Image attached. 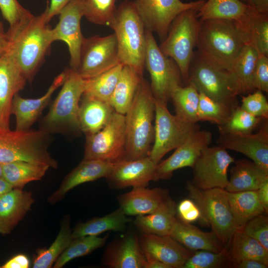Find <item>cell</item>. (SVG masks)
<instances>
[{"mask_svg":"<svg viewBox=\"0 0 268 268\" xmlns=\"http://www.w3.org/2000/svg\"><path fill=\"white\" fill-rule=\"evenodd\" d=\"M48 22L46 8L37 16L30 12L6 31V52L29 82L33 80L53 42Z\"/></svg>","mask_w":268,"mask_h":268,"instance_id":"6da1fadb","label":"cell"},{"mask_svg":"<svg viewBox=\"0 0 268 268\" xmlns=\"http://www.w3.org/2000/svg\"><path fill=\"white\" fill-rule=\"evenodd\" d=\"M248 38L234 21L224 19L200 20L196 48L203 57L221 68L230 71Z\"/></svg>","mask_w":268,"mask_h":268,"instance_id":"7a4b0ae2","label":"cell"},{"mask_svg":"<svg viewBox=\"0 0 268 268\" xmlns=\"http://www.w3.org/2000/svg\"><path fill=\"white\" fill-rule=\"evenodd\" d=\"M154 116L155 99L149 83L142 78L125 114V159H137L148 155L154 140Z\"/></svg>","mask_w":268,"mask_h":268,"instance_id":"3957f363","label":"cell"},{"mask_svg":"<svg viewBox=\"0 0 268 268\" xmlns=\"http://www.w3.org/2000/svg\"><path fill=\"white\" fill-rule=\"evenodd\" d=\"M64 71L66 76L62 89L41 121L39 129L50 134L78 136L82 133L78 110L85 79L70 67Z\"/></svg>","mask_w":268,"mask_h":268,"instance_id":"277c9868","label":"cell"},{"mask_svg":"<svg viewBox=\"0 0 268 268\" xmlns=\"http://www.w3.org/2000/svg\"><path fill=\"white\" fill-rule=\"evenodd\" d=\"M109 26L116 37L121 63L143 75L146 29L134 1L122 2Z\"/></svg>","mask_w":268,"mask_h":268,"instance_id":"5b68a950","label":"cell"},{"mask_svg":"<svg viewBox=\"0 0 268 268\" xmlns=\"http://www.w3.org/2000/svg\"><path fill=\"white\" fill-rule=\"evenodd\" d=\"M51 138V134L40 129L0 128V163L26 161L57 169L58 162L48 151Z\"/></svg>","mask_w":268,"mask_h":268,"instance_id":"8992f818","label":"cell"},{"mask_svg":"<svg viewBox=\"0 0 268 268\" xmlns=\"http://www.w3.org/2000/svg\"><path fill=\"white\" fill-rule=\"evenodd\" d=\"M188 83L193 84L199 92L232 109L239 106V93L231 73L197 51L194 52L190 66Z\"/></svg>","mask_w":268,"mask_h":268,"instance_id":"52a82bcc","label":"cell"},{"mask_svg":"<svg viewBox=\"0 0 268 268\" xmlns=\"http://www.w3.org/2000/svg\"><path fill=\"white\" fill-rule=\"evenodd\" d=\"M198 10L189 9L179 14L171 23L166 38L159 46L163 54L176 63L183 81L186 84L200 24L197 15Z\"/></svg>","mask_w":268,"mask_h":268,"instance_id":"ba28073f","label":"cell"},{"mask_svg":"<svg viewBox=\"0 0 268 268\" xmlns=\"http://www.w3.org/2000/svg\"><path fill=\"white\" fill-rule=\"evenodd\" d=\"M189 197L198 206L203 222L209 224L219 242L225 246L238 228L232 213L228 192L224 189L202 190L187 182Z\"/></svg>","mask_w":268,"mask_h":268,"instance_id":"9c48e42d","label":"cell"},{"mask_svg":"<svg viewBox=\"0 0 268 268\" xmlns=\"http://www.w3.org/2000/svg\"><path fill=\"white\" fill-rule=\"evenodd\" d=\"M144 67L148 71L150 89L154 99L167 105L173 89L183 82L176 63L164 55L158 46L153 33L145 31Z\"/></svg>","mask_w":268,"mask_h":268,"instance_id":"30bf717a","label":"cell"},{"mask_svg":"<svg viewBox=\"0 0 268 268\" xmlns=\"http://www.w3.org/2000/svg\"><path fill=\"white\" fill-rule=\"evenodd\" d=\"M153 143L148 156L158 164L165 154L181 145L194 132L200 129L197 123L188 122L171 114L167 105L155 100Z\"/></svg>","mask_w":268,"mask_h":268,"instance_id":"8fae6325","label":"cell"},{"mask_svg":"<svg viewBox=\"0 0 268 268\" xmlns=\"http://www.w3.org/2000/svg\"><path fill=\"white\" fill-rule=\"evenodd\" d=\"M125 115L114 112L105 126L86 136L83 159H96L116 163L125 159Z\"/></svg>","mask_w":268,"mask_h":268,"instance_id":"7c38bea8","label":"cell"},{"mask_svg":"<svg viewBox=\"0 0 268 268\" xmlns=\"http://www.w3.org/2000/svg\"><path fill=\"white\" fill-rule=\"evenodd\" d=\"M120 62L114 33L84 38L77 72L83 79L96 76L115 67Z\"/></svg>","mask_w":268,"mask_h":268,"instance_id":"4fadbf2b","label":"cell"},{"mask_svg":"<svg viewBox=\"0 0 268 268\" xmlns=\"http://www.w3.org/2000/svg\"><path fill=\"white\" fill-rule=\"evenodd\" d=\"M205 0L184 2L180 0H134V2L145 28L155 32L161 42L175 18L182 12L199 9Z\"/></svg>","mask_w":268,"mask_h":268,"instance_id":"5bb4252c","label":"cell"},{"mask_svg":"<svg viewBox=\"0 0 268 268\" xmlns=\"http://www.w3.org/2000/svg\"><path fill=\"white\" fill-rule=\"evenodd\" d=\"M234 161L224 148L209 146L201 151L192 167V183L202 190L225 189L228 182L229 166Z\"/></svg>","mask_w":268,"mask_h":268,"instance_id":"9a60e30c","label":"cell"},{"mask_svg":"<svg viewBox=\"0 0 268 268\" xmlns=\"http://www.w3.org/2000/svg\"><path fill=\"white\" fill-rule=\"evenodd\" d=\"M59 14V22L51 29L52 40L53 42L59 40L67 44L70 56V67L77 71L84 38L80 28V21L83 16V0L70 1Z\"/></svg>","mask_w":268,"mask_h":268,"instance_id":"2e32d148","label":"cell"},{"mask_svg":"<svg viewBox=\"0 0 268 268\" xmlns=\"http://www.w3.org/2000/svg\"><path fill=\"white\" fill-rule=\"evenodd\" d=\"M268 119L255 134L219 135L216 143L226 150L240 152L268 171Z\"/></svg>","mask_w":268,"mask_h":268,"instance_id":"e0dca14e","label":"cell"},{"mask_svg":"<svg viewBox=\"0 0 268 268\" xmlns=\"http://www.w3.org/2000/svg\"><path fill=\"white\" fill-rule=\"evenodd\" d=\"M212 141L211 133L207 130H197L191 134L174 153L157 165V179H168L174 171L193 166L201 151Z\"/></svg>","mask_w":268,"mask_h":268,"instance_id":"ac0fdd59","label":"cell"},{"mask_svg":"<svg viewBox=\"0 0 268 268\" xmlns=\"http://www.w3.org/2000/svg\"><path fill=\"white\" fill-rule=\"evenodd\" d=\"M155 163L148 156L134 160L124 159L116 163L106 178L111 187H146L151 181H157Z\"/></svg>","mask_w":268,"mask_h":268,"instance_id":"d6986e66","label":"cell"},{"mask_svg":"<svg viewBox=\"0 0 268 268\" xmlns=\"http://www.w3.org/2000/svg\"><path fill=\"white\" fill-rule=\"evenodd\" d=\"M26 81L14 60L5 52L0 58V128L9 129L13 98L24 88Z\"/></svg>","mask_w":268,"mask_h":268,"instance_id":"ffe728a7","label":"cell"},{"mask_svg":"<svg viewBox=\"0 0 268 268\" xmlns=\"http://www.w3.org/2000/svg\"><path fill=\"white\" fill-rule=\"evenodd\" d=\"M117 200L119 208L126 215L137 216L155 212L172 200L166 189L138 187L119 196Z\"/></svg>","mask_w":268,"mask_h":268,"instance_id":"44dd1931","label":"cell"},{"mask_svg":"<svg viewBox=\"0 0 268 268\" xmlns=\"http://www.w3.org/2000/svg\"><path fill=\"white\" fill-rule=\"evenodd\" d=\"M139 241L143 253L154 257L168 268H183L193 252L170 235L142 233Z\"/></svg>","mask_w":268,"mask_h":268,"instance_id":"7402d4cb","label":"cell"},{"mask_svg":"<svg viewBox=\"0 0 268 268\" xmlns=\"http://www.w3.org/2000/svg\"><path fill=\"white\" fill-rule=\"evenodd\" d=\"M65 76L64 71L57 76L47 92L39 98H24L18 93L14 95L12 102L11 114L15 117L16 130H26L31 128L49 105L53 94L64 83Z\"/></svg>","mask_w":268,"mask_h":268,"instance_id":"603a6c76","label":"cell"},{"mask_svg":"<svg viewBox=\"0 0 268 268\" xmlns=\"http://www.w3.org/2000/svg\"><path fill=\"white\" fill-rule=\"evenodd\" d=\"M116 163L96 159H83L63 180L59 188L48 198L50 203L61 200L77 186L102 178H107Z\"/></svg>","mask_w":268,"mask_h":268,"instance_id":"cb8c5ba5","label":"cell"},{"mask_svg":"<svg viewBox=\"0 0 268 268\" xmlns=\"http://www.w3.org/2000/svg\"><path fill=\"white\" fill-rule=\"evenodd\" d=\"M103 262L111 268H144L145 260L139 238L131 233L111 242L105 250Z\"/></svg>","mask_w":268,"mask_h":268,"instance_id":"d4e9b609","label":"cell"},{"mask_svg":"<svg viewBox=\"0 0 268 268\" xmlns=\"http://www.w3.org/2000/svg\"><path fill=\"white\" fill-rule=\"evenodd\" d=\"M34 202L30 192L13 188L0 197V234H9Z\"/></svg>","mask_w":268,"mask_h":268,"instance_id":"484cf974","label":"cell"},{"mask_svg":"<svg viewBox=\"0 0 268 268\" xmlns=\"http://www.w3.org/2000/svg\"><path fill=\"white\" fill-rule=\"evenodd\" d=\"M169 235L191 251L219 252L225 249V246L219 242L212 231H203L179 218H176Z\"/></svg>","mask_w":268,"mask_h":268,"instance_id":"4316f807","label":"cell"},{"mask_svg":"<svg viewBox=\"0 0 268 268\" xmlns=\"http://www.w3.org/2000/svg\"><path fill=\"white\" fill-rule=\"evenodd\" d=\"M114 112L109 102L82 94L78 110L82 133L87 136L97 133L105 126Z\"/></svg>","mask_w":268,"mask_h":268,"instance_id":"83f0119b","label":"cell"},{"mask_svg":"<svg viewBox=\"0 0 268 268\" xmlns=\"http://www.w3.org/2000/svg\"><path fill=\"white\" fill-rule=\"evenodd\" d=\"M230 170V177L225 189L228 192L257 191L268 180V171L247 159L234 161Z\"/></svg>","mask_w":268,"mask_h":268,"instance_id":"f1b7e54d","label":"cell"},{"mask_svg":"<svg viewBox=\"0 0 268 268\" xmlns=\"http://www.w3.org/2000/svg\"><path fill=\"white\" fill-rule=\"evenodd\" d=\"M255 10L241 0H207L198 10L197 15L201 21L224 19L240 22Z\"/></svg>","mask_w":268,"mask_h":268,"instance_id":"f546056e","label":"cell"},{"mask_svg":"<svg viewBox=\"0 0 268 268\" xmlns=\"http://www.w3.org/2000/svg\"><path fill=\"white\" fill-rule=\"evenodd\" d=\"M229 266L231 263L243 259H253L268 265V251L258 241L238 228L225 246Z\"/></svg>","mask_w":268,"mask_h":268,"instance_id":"4dcf8cb0","label":"cell"},{"mask_svg":"<svg viewBox=\"0 0 268 268\" xmlns=\"http://www.w3.org/2000/svg\"><path fill=\"white\" fill-rule=\"evenodd\" d=\"M142 78L143 75L133 68L124 65L109 102L115 112L126 114Z\"/></svg>","mask_w":268,"mask_h":268,"instance_id":"1f68e13d","label":"cell"},{"mask_svg":"<svg viewBox=\"0 0 268 268\" xmlns=\"http://www.w3.org/2000/svg\"><path fill=\"white\" fill-rule=\"evenodd\" d=\"M176 204L172 200L157 211L136 216L134 224L143 234L169 235L176 219Z\"/></svg>","mask_w":268,"mask_h":268,"instance_id":"d6a6232c","label":"cell"},{"mask_svg":"<svg viewBox=\"0 0 268 268\" xmlns=\"http://www.w3.org/2000/svg\"><path fill=\"white\" fill-rule=\"evenodd\" d=\"M258 56L257 50L247 44L232 64L229 72L236 82L239 95L248 94L255 90L253 75Z\"/></svg>","mask_w":268,"mask_h":268,"instance_id":"836d02e7","label":"cell"},{"mask_svg":"<svg viewBox=\"0 0 268 268\" xmlns=\"http://www.w3.org/2000/svg\"><path fill=\"white\" fill-rule=\"evenodd\" d=\"M130 221L120 208L102 217L78 223L72 231V239L85 236H98L108 231H123Z\"/></svg>","mask_w":268,"mask_h":268,"instance_id":"e575fe53","label":"cell"},{"mask_svg":"<svg viewBox=\"0 0 268 268\" xmlns=\"http://www.w3.org/2000/svg\"><path fill=\"white\" fill-rule=\"evenodd\" d=\"M230 207L238 227H243L254 217L266 213L261 204L257 191L228 192Z\"/></svg>","mask_w":268,"mask_h":268,"instance_id":"d590c367","label":"cell"},{"mask_svg":"<svg viewBox=\"0 0 268 268\" xmlns=\"http://www.w3.org/2000/svg\"><path fill=\"white\" fill-rule=\"evenodd\" d=\"M2 177L13 188L23 189L29 182L42 179L50 168L48 165L26 161L2 164Z\"/></svg>","mask_w":268,"mask_h":268,"instance_id":"8d00e7d4","label":"cell"},{"mask_svg":"<svg viewBox=\"0 0 268 268\" xmlns=\"http://www.w3.org/2000/svg\"><path fill=\"white\" fill-rule=\"evenodd\" d=\"M170 99H172L176 115L192 123L198 121V110L200 93L196 87L188 83L185 86L178 85L172 90Z\"/></svg>","mask_w":268,"mask_h":268,"instance_id":"74e56055","label":"cell"},{"mask_svg":"<svg viewBox=\"0 0 268 268\" xmlns=\"http://www.w3.org/2000/svg\"><path fill=\"white\" fill-rule=\"evenodd\" d=\"M236 23L247 36L249 44L259 53L268 56V14L255 10L247 19Z\"/></svg>","mask_w":268,"mask_h":268,"instance_id":"f35d334b","label":"cell"},{"mask_svg":"<svg viewBox=\"0 0 268 268\" xmlns=\"http://www.w3.org/2000/svg\"><path fill=\"white\" fill-rule=\"evenodd\" d=\"M70 223L69 216H65L56 239L49 248L38 251L37 255L33 262V268H50L52 267L53 264L72 240Z\"/></svg>","mask_w":268,"mask_h":268,"instance_id":"ab89813d","label":"cell"},{"mask_svg":"<svg viewBox=\"0 0 268 268\" xmlns=\"http://www.w3.org/2000/svg\"><path fill=\"white\" fill-rule=\"evenodd\" d=\"M123 66V64L120 63L96 76L84 79L85 86L83 94L109 102Z\"/></svg>","mask_w":268,"mask_h":268,"instance_id":"60d3db41","label":"cell"},{"mask_svg":"<svg viewBox=\"0 0 268 268\" xmlns=\"http://www.w3.org/2000/svg\"><path fill=\"white\" fill-rule=\"evenodd\" d=\"M108 236H85L72 239L69 245L57 259L54 268H62L71 260L85 256L102 247L106 243Z\"/></svg>","mask_w":268,"mask_h":268,"instance_id":"b9f144b4","label":"cell"},{"mask_svg":"<svg viewBox=\"0 0 268 268\" xmlns=\"http://www.w3.org/2000/svg\"><path fill=\"white\" fill-rule=\"evenodd\" d=\"M264 119H266L248 113L239 106L233 110L225 123L217 126L218 132L220 134H251L260 126Z\"/></svg>","mask_w":268,"mask_h":268,"instance_id":"7bdbcfd3","label":"cell"},{"mask_svg":"<svg viewBox=\"0 0 268 268\" xmlns=\"http://www.w3.org/2000/svg\"><path fill=\"white\" fill-rule=\"evenodd\" d=\"M198 110L199 121H207L219 126L225 123L234 109L200 92Z\"/></svg>","mask_w":268,"mask_h":268,"instance_id":"ee69618b","label":"cell"},{"mask_svg":"<svg viewBox=\"0 0 268 268\" xmlns=\"http://www.w3.org/2000/svg\"><path fill=\"white\" fill-rule=\"evenodd\" d=\"M118 0H83V16L90 22L109 26L113 19Z\"/></svg>","mask_w":268,"mask_h":268,"instance_id":"f6af8a7d","label":"cell"},{"mask_svg":"<svg viewBox=\"0 0 268 268\" xmlns=\"http://www.w3.org/2000/svg\"><path fill=\"white\" fill-rule=\"evenodd\" d=\"M229 266L227 250L215 252L207 250L193 251L183 268H220Z\"/></svg>","mask_w":268,"mask_h":268,"instance_id":"bcb514c9","label":"cell"},{"mask_svg":"<svg viewBox=\"0 0 268 268\" xmlns=\"http://www.w3.org/2000/svg\"><path fill=\"white\" fill-rule=\"evenodd\" d=\"M256 91L242 96L240 107L248 113L263 119H268V102L261 90Z\"/></svg>","mask_w":268,"mask_h":268,"instance_id":"7dc6e473","label":"cell"},{"mask_svg":"<svg viewBox=\"0 0 268 268\" xmlns=\"http://www.w3.org/2000/svg\"><path fill=\"white\" fill-rule=\"evenodd\" d=\"M241 228L268 251V217L264 213L254 217Z\"/></svg>","mask_w":268,"mask_h":268,"instance_id":"c3c4849f","label":"cell"},{"mask_svg":"<svg viewBox=\"0 0 268 268\" xmlns=\"http://www.w3.org/2000/svg\"><path fill=\"white\" fill-rule=\"evenodd\" d=\"M0 10L9 26L14 25L30 12L17 0H0Z\"/></svg>","mask_w":268,"mask_h":268,"instance_id":"681fc988","label":"cell"},{"mask_svg":"<svg viewBox=\"0 0 268 268\" xmlns=\"http://www.w3.org/2000/svg\"><path fill=\"white\" fill-rule=\"evenodd\" d=\"M253 83L255 90L268 92V56L259 53Z\"/></svg>","mask_w":268,"mask_h":268,"instance_id":"f907efd6","label":"cell"},{"mask_svg":"<svg viewBox=\"0 0 268 268\" xmlns=\"http://www.w3.org/2000/svg\"><path fill=\"white\" fill-rule=\"evenodd\" d=\"M179 218L187 223H192L198 220L203 221L200 209L192 199H184L176 207Z\"/></svg>","mask_w":268,"mask_h":268,"instance_id":"816d5d0a","label":"cell"},{"mask_svg":"<svg viewBox=\"0 0 268 268\" xmlns=\"http://www.w3.org/2000/svg\"><path fill=\"white\" fill-rule=\"evenodd\" d=\"M72 0H51L47 2V19L49 22L53 17L59 14L61 10Z\"/></svg>","mask_w":268,"mask_h":268,"instance_id":"f5cc1de1","label":"cell"},{"mask_svg":"<svg viewBox=\"0 0 268 268\" xmlns=\"http://www.w3.org/2000/svg\"><path fill=\"white\" fill-rule=\"evenodd\" d=\"M30 262L28 257L23 254H18L8 261L2 268H28Z\"/></svg>","mask_w":268,"mask_h":268,"instance_id":"db71d44e","label":"cell"},{"mask_svg":"<svg viewBox=\"0 0 268 268\" xmlns=\"http://www.w3.org/2000/svg\"><path fill=\"white\" fill-rule=\"evenodd\" d=\"M230 267L235 268H267L268 265L256 260L243 259L231 263Z\"/></svg>","mask_w":268,"mask_h":268,"instance_id":"11a10c76","label":"cell"},{"mask_svg":"<svg viewBox=\"0 0 268 268\" xmlns=\"http://www.w3.org/2000/svg\"><path fill=\"white\" fill-rule=\"evenodd\" d=\"M259 200L267 214L268 212V180L265 181L257 190Z\"/></svg>","mask_w":268,"mask_h":268,"instance_id":"9f6ffc18","label":"cell"},{"mask_svg":"<svg viewBox=\"0 0 268 268\" xmlns=\"http://www.w3.org/2000/svg\"><path fill=\"white\" fill-rule=\"evenodd\" d=\"M248 4L259 13L268 14V0H249Z\"/></svg>","mask_w":268,"mask_h":268,"instance_id":"6f0895ef","label":"cell"},{"mask_svg":"<svg viewBox=\"0 0 268 268\" xmlns=\"http://www.w3.org/2000/svg\"><path fill=\"white\" fill-rule=\"evenodd\" d=\"M143 254L145 260L144 268H168L166 265L150 255Z\"/></svg>","mask_w":268,"mask_h":268,"instance_id":"680465c9","label":"cell"},{"mask_svg":"<svg viewBox=\"0 0 268 268\" xmlns=\"http://www.w3.org/2000/svg\"><path fill=\"white\" fill-rule=\"evenodd\" d=\"M7 46V37L2 22L0 21V58L5 53Z\"/></svg>","mask_w":268,"mask_h":268,"instance_id":"91938a15","label":"cell"},{"mask_svg":"<svg viewBox=\"0 0 268 268\" xmlns=\"http://www.w3.org/2000/svg\"><path fill=\"white\" fill-rule=\"evenodd\" d=\"M12 186L2 177H0V197L12 190Z\"/></svg>","mask_w":268,"mask_h":268,"instance_id":"94428289","label":"cell"},{"mask_svg":"<svg viewBox=\"0 0 268 268\" xmlns=\"http://www.w3.org/2000/svg\"><path fill=\"white\" fill-rule=\"evenodd\" d=\"M2 176V165L0 163V177Z\"/></svg>","mask_w":268,"mask_h":268,"instance_id":"6125c7cd","label":"cell"},{"mask_svg":"<svg viewBox=\"0 0 268 268\" xmlns=\"http://www.w3.org/2000/svg\"><path fill=\"white\" fill-rule=\"evenodd\" d=\"M243 2L246 3H247L248 4V2H249V0H241Z\"/></svg>","mask_w":268,"mask_h":268,"instance_id":"be15d7a7","label":"cell"},{"mask_svg":"<svg viewBox=\"0 0 268 268\" xmlns=\"http://www.w3.org/2000/svg\"></svg>","mask_w":268,"mask_h":268,"instance_id":"e7e4bbea","label":"cell"}]
</instances>
